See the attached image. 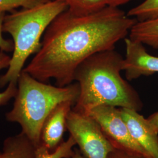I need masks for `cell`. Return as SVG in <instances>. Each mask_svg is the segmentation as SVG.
<instances>
[{"label":"cell","instance_id":"cell-13","mask_svg":"<svg viewBox=\"0 0 158 158\" xmlns=\"http://www.w3.org/2000/svg\"><path fill=\"white\" fill-rule=\"evenodd\" d=\"M68 6V10L76 14L83 15L100 10L107 6L106 0H58Z\"/></svg>","mask_w":158,"mask_h":158},{"label":"cell","instance_id":"cell-10","mask_svg":"<svg viewBox=\"0 0 158 158\" xmlns=\"http://www.w3.org/2000/svg\"><path fill=\"white\" fill-rule=\"evenodd\" d=\"M35 146L21 132L4 141L0 158H35Z\"/></svg>","mask_w":158,"mask_h":158},{"label":"cell","instance_id":"cell-6","mask_svg":"<svg viewBox=\"0 0 158 158\" xmlns=\"http://www.w3.org/2000/svg\"><path fill=\"white\" fill-rule=\"evenodd\" d=\"M86 114L100 125L104 134L115 149L152 158L131 135L118 108L102 105L93 108Z\"/></svg>","mask_w":158,"mask_h":158},{"label":"cell","instance_id":"cell-20","mask_svg":"<svg viewBox=\"0 0 158 158\" xmlns=\"http://www.w3.org/2000/svg\"><path fill=\"white\" fill-rule=\"evenodd\" d=\"M147 119L152 125L153 127L158 132V111L153 114Z\"/></svg>","mask_w":158,"mask_h":158},{"label":"cell","instance_id":"cell-1","mask_svg":"<svg viewBox=\"0 0 158 158\" xmlns=\"http://www.w3.org/2000/svg\"><path fill=\"white\" fill-rule=\"evenodd\" d=\"M136 22L116 7L106 6L83 15L67 9L46 29L40 50L23 70L42 82L52 79L57 86L70 85L81 63L98 52L115 49Z\"/></svg>","mask_w":158,"mask_h":158},{"label":"cell","instance_id":"cell-22","mask_svg":"<svg viewBox=\"0 0 158 158\" xmlns=\"http://www.w3.org/2000/svg\"><path fill=\"white\" fill-rule=\"evenodd\" d=\"M0 156H1V152H0Z\"/></svg>","mask_w":158,"mask_h":158},{"label":"cell","instance_id":"cell-11","mask_svg":"<svg viewBox=\"0 0 158 158\" xmlns=\"http://www.w3.org/2000/svg\"><path fill=\"white\" fill-rule=\"evenodd\" d=\"M131 40L138 41L158 49V17L143 21H138L130 31Z\"/></svg>","mask_w":158,"mask_h":158},{"label":"cell","instance_id":"cell-16","mask_svg":"<svg viewBox=\"0 0 158 158\" xmlns=\"http://www.w3.org/2000/svg\"><path fill=\"white\" fill-rule=\"evenodd\" d=\"M52 0H0V13L15 11L17 8H31L47 3Z\"/></svg>","mask_w":158,"mask_h":158},{"label":"cell","instance_id":"cell-15","mask_svg":"<svg viewBox=\"0 0 158 158\" xmlns=\"http://www.w3.org/2000/svg\"><path fill=\"white\" fill-rule=\"evenodd\" d=\"M11 56L6 55L5 52L0 51V71L8 68ZM17 92V83H10L5 90L0 92V106L6 105L14 98Z\"/></svg>","mask_w":158,"mask_h":158},{"label":"cell","instance_id":"cell-17","mask_svg":"<svg viewBox=\"0 0 158 158\" xmlns=\"http://www.w3.org/2000/svg\"><path fill=\"white\" fill-rule=\"evenodd\" d=\"M6 13H0V51L5 52H11L14 50V43L10 40L4 38L2 34V23Z\"/></svg>","mask_w":158,"mask_h":158},{"label":"cell","instance_id":"cell-5","mask_svg":"<svg viewBox=\"0 0 158 158\" xmlns=\"http://www.w3.org/2000/svg\"><path fill=\"white\" fill-rule=\"evenodd\" d=\"M66 127L80 151L87 158H108L115 149L100 125L88 114L72 109L67 117Z\"/></svg>","mask_w":158,"mask_h":158},{"label":"cell","instance_id":"cell-18","mask_svg":"<svg viewBox=\"0 0 158 158\" xmlns=\"http://www.w3.org/2000/svg\"><path fill=\"white\" fill-rule=\"evenodd\" d=\"M108 158H151L147 156L135 154L133 153L128 152L118 149H115V150L110 153Z\"/></svg>","mask_w":158,"mask_h":158},{"label":"cell","instance_id":"cell-14","mask_svg":"<svg viewBox=\"0 0 158 158\" xmlns=\"http://www.w3.org/2000/svg\"><path fill=\"white\" fill-rule=\"evenodd\" d=\"M129 17L143 21L158 17V0H145L128 12Z\"/></svg>","mask_w":158,"mask_h":158},{"label":"cell","instance_id":"cell-4","mask_svg":"<svg viewBox=\"0 0 158 158\" xmlns=\"http://www.w3.org/2000/svg\"><path fill=\"white\" fill-rule=\"evenodd\" d=\"M68 8L62 1L52 0L40 6L23 8L6 15L2 31L11 36L14 50L6 73L0 76V88L11 82L17 83L27 59L40 50L41 39L46 29Z\"/></svg>","mask_w":158,"mask_h":158},{"label":"cell","instance_id":"cell-2","mask_svg":"<svg viewBox=\"0 0 158 158\" xmlns=\"http://www.w3.org/2000/svg\"><path fill=\"white\" fill-rule=\"evenodd\" d=\"M123 62L124 57L113 49L98 52L81 63L74 76L79 95L72 109L86 114L106 105L139 111L142 108L139 96L121 75Z\"/></svg>","mask_w":158,"mask_h":158},{"label":"cell","instance_id":"cell-12","mask_svg":"<svg viewBox=\"0 0 158 158\" xmlns=\"http://www.w3.org/2000/svg\"><path fill=\"white\" fill-rule=\"evenodd\" d=\"M76 145V141L71 135L66 141H63L53 151H50L40 143L35 147V158H71L74 154L73 148Z\"/></svg>","mask_w":158,"mask_h":158},{"label":"cell","instance_id":"cell-3","mask_svg":"<svg viewBox=\"0 0 158 158\" xmlns=\"http://www.w3.org/2000/svg\"><path fill=\"white\" fill-rule=\"evenodd\" d=\"M77 83L64 87L46 84L23 70L17 81V92L11 110L6 114L8 121L19 124L21 132L35 147L40 143V132L46 118L58 104L76 102Z\"/></svg>","mask_w":158,"mask_h":158},{"label":"cell","instance_id":"cell-21","mask_svg":"<svg viewBox=\"0 0 158 158\" xmlns=\"http://www.w3.org/2000/svg\"><path fill=\"white\" fill-rule=\"evenodd\" d=\"M71 158H87L85 157V156L81 153V152L78 150V149H76L74 151V154L73 156Z\"/></svg>","mask_w":158,"mask_h":158},{"label":"cell","instance_id":"cell-7","mask_svg":"<svg viewBox=\"0 0 158 158\" xmlns=\"http://www.w3.org/2000/svg\"><path fill=\"white\" fill-rule=\"evenodd\" d=\"M125 44L126 52L123 69L128 80L158 73V57L148 53L143 44L130 38H125Z\"/></svg>","mask_w":158,"mask_h":158},{"label":"cell","instance_id":"cell-8","mask_svg":"<svg viewBox=\"0 0 158 158\" xmlns=\"http://www.w3.org/2000/svg\"><path fill=\"white\" fill-rule=\"evenodd\" d=\"M119 109L134 139L152 158H158V131L138 111L127 108Z\"/></svg>","mask_w":158,"mask_h":158},{"label":"cell","instance_id":"cell-9","mask_svg":"<svg viewBox=\"0 0 158 158\" xmlns=\"http://www.w3.org/2000/svg\"><path fill=\"white\" fill-rule=\"evenodd\" d=\"M74 105L72 102L60 103L44 121L40 132V143L50 151H54L63 141V136L67 129V117Z\"/></svg>","mask_w":158,"mask_h":158},{"label":"cell","instance_id":"cell-19","mask_svg":"<svg viewBox=\"0 0 158 158\" xmlns=\"http://www.w3.org/2000/svg\"><path fill=\"white\" fill-rule=\"evenodd\" d=\"M131 0H106L107 6L118 8L119 6L128 2Z\"/></svg>","mask_w":158,"mask_h":158}]
</instances>
